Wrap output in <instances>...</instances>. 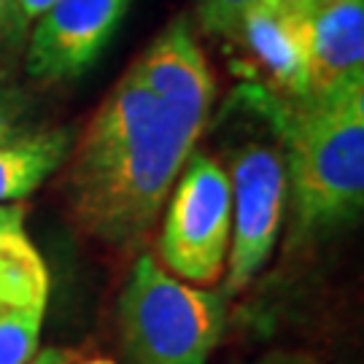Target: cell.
<instances>
[{"instance_id":"6da1fadb","label":"cell","mask_w":364,"mask_h":364,"mask_svg":"<svg viewBox=\"0 0 364 364\" xmlns=\"http://www.w3.org/2000/svg\"><path fill=\"white\" fill-rule=\"evenodd\" d=\"M197 135L127 70L92 114L65 162V205L81 232L135 248L151 232Z\"/></svg>"},{"instance_id":"7a4b0ae2","label":"cell","mask_w":364,"mask_h":364,"mask_svg":"<svg viewBox=\"0 0 364 364\" xmlns=\"http://www.w3.org/2000/svg\"><path fill=\"white\" fill-rule=\"evenodd\" d=\"M287 165L294 240L305 243L359 219L364 205V81L318 97L259 92Z\"/></svg>"},{"instance_id":"3957f363","label":"cell","mask_w":364,"mask_h":364,"mask_svg":"<svg viewBox=\"0 0 364 364\" xmlns=\"http://www.w3.org/2000/svg\"><path fill=\"white\" fill-rule=\"evenodd\" d=\"M117 316L124 364H208L224 335L227 294L192 287L144 254L122 289Z\"/></svg>"},{"instance_id":"277c9868","label":"cell","mask_w":364,"mask_h":364,"mask_svg":"<svg viewBox=\"0 0 364 364\" xmlns=\"http://www.w3.org/2000/svg\"><path fill=\"white\" fill-rule=\"evenodd\" d=\"M165 205L162 267L192 287H216L227 270L232 240V192L224 165L210 154L192 151Z\"/></svg>"},{"instance_id":"5b68a950","label":"cell","mask_w":364,"mask_h":364,"mask_svg":"<svg viewBox=\"0 0 364 364\" xmlns=\"http://www.w3.org/2000/svg\"><path fill=\"white\" fill-rule=\"evenodd\" d=\"M232 240L224 270V291L237 294L262 273L278 243L287 210V165L281 146L248 141L230 151Z\"/></svg>"},{"instance_id":"8992f818","label":"cell","mask_w":364,"mask_h":364,"mask_svg":"<svg viewBox=\"0 0 364 364\" xmlns=\"http://www.w3.org/2000/svg\"><path fill=\"white\" fill-rule=\"evenodd\" d=\"M132 0H54L27 41V76L63 84L84 76L114 38Z\"/></svg>"},{"instance_id":"52a82bcc","label":"cell","mask_w":364,"mask_h":364,"mask_svg":"<svg viewBox=\"0 0 364 364\" xmlns=\"http://www.w3.org/2000/svg\"><path fill=\"white\" fill-rule=\"evenodd\" d=\"M132 76L192 135H203L216 100V76L189 16H176L130 68Z\"/></svg>"},{"instance_id":"ba28073f","label":"cell","mask_w":364,"mask_h":364,"mask_svg":"<svg viewBox=\"0 0 364 364\" xmlns=\"http://www.w3.org/2000/svg\"><path fill=\"white\" fill-rule=\"evenodd\" d=\"M267 76L273 95L297 100L305 95L311 16L291 0H251L235 38Z\"/></svg>"},{"instance_id":"9c48e42d","label":"cell","mask_w":364,"mask_h":364,"mask_svg":"<svg viewBox=\"0 0 364 364\" xmlns=\"http://www.w3.org/2000/svg\"><path fill=\"white\" fill-rule=\"evenodd\" d=\"M364 81V0H329L311 14L308 78L302 97Z\"/></svg>"},{"instance_id":"30bf717a","label":"cell","mask_w":364,"mask_h":364,"mask_svg":"<svg viewBox=\"0 0 364 364\" xmlns=\"http://www.w3.org/2000/svg\"><path fill=\"white\" fill-rule=\"evenodd\" d=\"M25 203L0 205V316L46 311L49 270L25 230Z\"/></svg>"},{"instance_id":"8fae6325","label":"cell","mask_w":364,"mask_h":364,"mask_svg":"<svg viewBox=\"0 0 364 364\" xmlns=\"http://www.w3.org/2000/svg\"><path fill=\"white\" fill-rule=\"evenodd\" d=\"M70 151L68 130H43L33 135H14L0 144V205L22 203L52 173L65 165Z\"/></svg>"},{"instance_id":"7c38bea8","label":"cell","mask_w":364,"mask_h":364,"mask_svg":"<svg viewBox=\"0 0 364 364\" xmlns=\"http://www.w3.org/2000/svg\"><path fill=\"white\" fill-rule=\"evenodd\" d=\"M46 311L0 316V364H30L41 351V326Z\"/></svg>"},{"instance_id":"4fadbf2b","label":"cell","mask_w":364,"mask_h":364,"mask_svg":"<svg viewBox=\"0 0 364 364\" xmlns=\"http://www.w3.org/2000/svg\"><path fill=\"white\" fill-rule=\"evenodd\" d=\"M251 0H197V22L200 30L213 38L232 41L237 22Z\"/></svg>"},{"instance_id":"5bb4252c","label":"cell","mask_w":364,"mask_h":364,"mask_svg":"<svg viewBox=\"0 0 364 364\" xmlns=\"http://www.w3.org/2000/svg\"><path fill=\"white\" fill-rule=\"evenodd\" d=\"M27 22L19 14L16 0H0V49H14L25 38Z\"/></svg>"},{"instance_id":"9a60e30c","label":"cell","mask_w":364,"mask_h":364,"mask_svg":"<svg viewBox=\"0 0 364 364\" xmlns=\"http://www.w3.org/2000/svg\"><path fill=\"white\" fill-rule=\"evenodd\" d=\"M14 138V111L9 105V97L0 90V144L11 141Z\"/></svg>"},{"instance_id":"2e32d148","label":"cell","mask_w":364,"mask_h":364,"mask_svg":"<svg viewBox=\"0 0 364 364\" xmlns=\"http://www.w3.org/2000/svg\"><path fill=\"white\" fill-rule=\"evenodd\" d=\"M52 3H54V0H16L19 14H22V19H25L27 25H30V22H36L41 14L52 6Z\"/></svg>"},{"instance_id":"e0dca14e","label":"cell","mask_w":364,"mask_h":364,"mask_svg":"<svg viewBox=\"0 0 364 364\" xmlns=\"http://www.w3.org/2000/svg\"><path fill=\"white\" fill-rule=\"evenodd\" d=\"M30 364H68V353L63 348H43Z\"/></svg>"},{"instance_id":"ac0fdd59","label":"cell","mask_w":364,"mask_h":364,"mask_svg":"<svg viewBox=\"0 0 364 364\" xmlns=\"http://www.w3.org/2000/svg\"><path fill=\"white\" fill-rule=\"evenodd\" d=\"M291 3H294L297 9H302V11L311 16V14H316L318 9H321V6H326L329 0H291Z\"/></svg>"},{"instance_id":"d6986e66","label":"cell","mask_w":364,"mask_h":364,"mask_svg":"<svg viewBox=\"0 0 364 364\" xmlns=\"http://www.w3.org/2000/svg\"><path fill=\"white\" fill-rule=\"evenodd\" d=\"M78 364H117V362H111V359H87V362H78Z\"/></svg>"}]
</instances>
